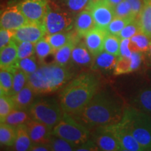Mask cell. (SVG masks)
I'll return each instance as SVG.
<instances>
[{"mask_svg":"<svg viewBox=\"0 0 151 151\" xmlns=\"http://www.w3.org/2000/svg\"><path fill=\"white\" fill-rule=\"evenodd\" d=\"M134 106L151 116V86L141 90L134 98Z\"/></svg>","mask_w":151,"mask_h":151,"instance_id":"cell-24","label":"cell"},{"mask_svg":"<svg viewBox=\"0 0 151 151\" xmlns=\"http://www.w3.org/2000/svg\"><path fill=\"white\" fill-rule=\"evenodd\" d=\"M151 39L146 35L141 32L130 38L131 48L132 51H139L141 52H148L150 48Z\"/></svg>","mask_w":151,"mask_h":151,"instance_id":"cell-29","label":"cell"},{"mask_svg":"<svg viewBox=\"0 0 151 151\" xmlns=\"http://www.w3.org/2000/svg\"><path fill=\"white\" fill-rule=\"evenodd\" d=\"M72 73L67 67L54 63L43 65L29 76L27 84L37 94L55 92L70 80Z\"/></svg>","mask_w":151,"mask_h":151,"instance_id":"cell-3","label":"cell"},{"mask_svg":"<svg viewBox=\"0 0 151 151\" xmlns=\"http://www.w3.org/2000/svg\"><path fill=\"white\" fill-rule=\"evenodd\" d=\"M141 32V28L140 24H139L138 19L136 18L130 22L129 24H127L122 29V31L118 35V37L120 38V39H130L137 34Z\"/></svg>","mask_w":151,"mask_h":151,"instance_id":"cell-39","label":"cell"},{"mask_svg":"<svg viewBox=\"0 0 151 151\" xmlns=\"http://www.w3.org/2000/svg\"><path fill=\"white\" fill-rule=\"evenodd\" d=\"M131 72H133V70H132L130 57L124 58V57L119 56L116 67L113 69V73L116 76H118Z\"/></svg>","mask_w":151,"mask_h":151,"instance_id":"cell-40","label":"cell"},{"mask_svg":"<svg viewBox=\"0 0 151 151\" xmlns=\"http://www.w3.org/2000/svg\"><path fill=\"white\" fill-rule=\"evenodd\" d=\"M17 66H18V69L24 71L28 76L35 73L39 68L35 55L24 58L22 60H18Z\"/></svg>","mask_w":151,"mask_h":151,"instance_id":"cell-37","label":"cell"},{"mask_svg":"<svg viewBox=\"0 0 151 151\" xmlns=\"http://www.w3.org/2000/svg\"><path fill=\"white\" fill-rule=\"evenodd\" d=\"M81 39H73L64 46L58 49L54 52L55 63L62 66H67L71 60V54L76 43L78 42Z\"/></svg>","mask_w":151,"mask_h":151,"instance_id":"cell-23","label":"cell"},{"mask_svg":"<svg viewBox=\"0 0 151 151\" xmlns=\"http://www.w3.org/2000/svg\"><path fill=\"white\" fill-rule=\"evenodd\" d=\"M106 35V30L95 27L84 37V42L94 58L104 50V43Z\"/></svg>","mask_w":151,"mask_h":151,"instance_id":"cell-15","label":"cell"},{"mask_svg":"<svg viewBox=\"0 0 151 151\" xmlns=\"http://www.w3.org/2000/svg\"><path fill=\"white\" fill-rule=\"evenodd\" d=\"M33 142L29 137L26 124H21L17 127L16 139L14 143V150L17 151L30 150Z\"/></svg>","mask_w":151,"mask_h":151,"instance_id":"cell-22","label":"cell"},{"mask_svg":"<svg viewBox=\"0 0 151 151\" xmlns=\"http://www.w3.org/2000/svg\"><path fill=\"white\" fill-rule=\"evenodd\" d=\"M124 108L120 98L107 90H101L73 118L90 129L104 127L120 122Z\"/></svg>","mask_w":151,"mask_h":151,"instance_id":"cell-1","label":"cell"},{"mask_svg":"<svg viewBox=\"0 0 151 151\" xmlns=\"http://www.w3.org/2000/svg\"><path fill=\"white\" fill-rule=\"evenodd\" d=\"M32 151H50L51 150V147L49 143H33L32 146L30 148Z\"/></svg>","mask_w":151,"mask_h":151,"instance_id":"cell-46","label":"cell"},{"mask_svg":"<svg viewBox=\"0 0 151 151\" xmlns=\"http://www.w3.org/2000/svg\"><path fill=\"white\" fill-rule=\"evenodd\" d=\"M18 44L14 40L1 49L0 52V67L1 69H6L13 71L18 68Z\"/></svg>","mask_w":151,"mask_h":151,"instance_id":"cell-16","label":"cell"},{"mask_svg":"<svg viewBox=\"0 0 151 151\" xmlns=\"http://www.w3.org/2000/svg\"><path fill=\"white\" fill-rule=\"evenodd\" d=\"M87 9L91 11L96 27L104 30L106 29L110 22L116 17L113 7L104 0L91 2Z\"/></svg>","mask_w":151,"mask_h":151,"instance_id":"cell-9","label":"cell"},{"mask_svg":"<svg viewBox=\"0 0 151 151\" xmlns=\"http://www.w3.org/2000/svg\"><path fill=\"white\" fill-rule=\"evenodd\" d=\"M55 50L45 37L35 43V54L41 62L44 61L46 58L54 54Z\"/></svg>","mask_w":151,"mask_h":151,"instance_id":"cell-31","label":"cell"},{"mask_svg":"<svg viewBox=\"0 0 151 151\" xmlns=\"http://www.w3.org/2000/svg\"><path fill=\"white\" fill-rule=\"evenodd\" d=\"M45 38L48 41L50 46L55 50L64 46L69 41L73 40V39H81L76 30L74 32L71 30L68 32H58L52 34V35H46Z\"/></svg>","mask_w":151,"mask_h":151,"instance_id":"cell-21","label":"cell"},{"mask_svg":"<svg viewBox=\"0 0 151 151\" xmlns=\"http://www.w3.org/2000/svg\"><path fill=\"white\" fill-rule=\"evenodd\" d=\"M148 53H149V56H150L151 59V40H150V48H149V50H148Z\"/></svg>","mask_w":151,"mask_h":151,"instance_id":"cell-48","label":"cell"},{"mask_svg":"<svg viewBox=\"0 0 151 151\" xmlns=\"http://www.w3.org/2000/svg\"><path fill=\"white\" fill-rule=\"evenodd\" d=\"M132 19L128 18H119V17H115L113 19V20L110 22L109 26L107 27L106 32L108 34H111V35H114L118 36L120 32L122 31V29L129 24L130 22L132 21Z\"/></svg>","mask_w":151,"mask_h":151,"instance_id":"cell-36","label":"cell"},{"mask_svg":"<svg viewBox=\"0 0 151 151\" xmlns=\"http://www.w3.org/2000/svg\"><path fill=\"white\" fill-rule=\"evenodd\" d=\"M93 140L99 150L118 151L121 150L120 145L113 132L108 126L98 127L94 129Z\"/></svg>","mask_w":151,"mask_h":151,"instance_id":"cell-12","label":"cell"},{"mask_svg":"<svg viewBox=\"0 0 151 151\" xmlns=\"http://www.w3.org/2000/svg\"><path fill=\"white\" fill-rule=\"evenodd\" d=\"M113 10L116 17L132 19V20L137 18L132 11L131 5L127 0H122L121 2L113 7Z\"/></svg>","mask_w":151,"mask_h":151,"instance_id":"cell-35","label":"cell"},{"mask_svg":"<svg viewBox=\"0 0 151 151\" xmlns=\"http://www.w3.org/2000/svg\"><path fill=\"white\" fill-rule=\"evenodd\" d=\"M73 15L58 6H52L49 1L43 24L46 35L72 30L74 24Z\"/></svg>","mask_w":151,"mask_h":151,"instance_id":"cell-7","label":"cell"},{"mask_svg":"<svg viewBox=\"0 0 151 151\" xmlns=\"http://www.w3.org/2000/svg\"><path fill=\"white\" fill-rule=\"evenodd\" d=\"M99 1V0H92L91 2H94V1Z\"/></svg>","mask_w":151,"mask_h":151,"instance_id":"cell-49","label":"cell"},{"mask_svg":"<svg viewBox=\"0 0 151 151\" xmlns=\"http://www.w3.org/2000/svg\"><path fill=\"white\" fill-rule=\"evenodd\" d=\"M17 127L1 122L0 124V143L6 146H13L16 139Z\"/></svg>","mask_w":151,"mask_h":151,"instance_id":"cell-27","label":"cell"},{"mask_svg":"<svg viewBox=\"0 0 151 151\" xmlns=\"http://www.w3.org/2000/svg\"><path fill=\"white\" fill-rule=\"evenodd\" d=\"M77 151H95V150H99L98 146L94 143V141L92 139H89L86 142L82 143L77 147L76 150Z\"/></svg>","mask_w":151,"mask_h":151,"instance_id":"cell-44","label":"cell"},{"mask_svg":"<svg viewBox=\"0 0 151 151\" xmlns=\"http://www.w3.org/2000/svg\"><path fill=\"white\" fill-rule=\"evenodd\" d=\"M30 119L31 117L29 111L14 109L6 118L4 122L17 127L21 124H26Z\"/></svg>","mask_w":151,"mask_h":151,"instance_id":"cell-28","label":"cell"},{"mask_svg":"<svg viewBox=\"0 0 151 151\" xmlns=\"http://www.w3.org/2000/svg\"><path fill=\"white\" fill-rule=\"evenodd\" d=\"M50 0H23L18 6L29 22L43 23Z\"/></svg>","mask_w":151,"mask_h":151,"instance_id":"cell-8","label":"cell"},{"mask_svg":"<svg viewBox=\"0 0 151 151\" xmlns=\"http://www.w3.org/2000/svg\"><path fill=\"white\" fill-rule=\"evenodd\" d=\"M25 124L33 143L50 142L52 128L32 118Z\"/></svg>","mask_w":151,"mask_h":151,"instance_id":"cell-14","label":"cell"},{"mask_svg":"<svg viewBox=\"0 0 151 151\" xmlns=\"http://www.w3.org/2000/svg\"><path fill=\"white\" fill-rule=\"evenodd\" d=\"M127 1L131 5L132 9L135 16L137 17L139 16L144 4V0H127Z\"/></svg>","mask_w":151,"mask_h":151,"instance_id":"cell-45","label":"cell"},{"mask_svg":"<svg viewBox=\"0 0 151 151\" xmlns=\"http://www.w3.org/2000/svg\"><path fill=\"white\" fill-rule=\"evenodd\" d=\"M28 22H29L18 8V5L5 9L1 13L0 18L1 28L13 31H16Z\"/></svg>","mask_w":151,"mask_h":151,"instance_id":"cell-13","label":"cell"},{"mask_svg":"<svg viewBox=\"0 0 151 151\" xmlns=\"http://www.w3.org/2000/svg\"><path fill=\"white\" fill-rule=\"evenodd\" d=\"M120 122L137 139L144 150H151V116L134 106H124Z\"/></svg>","mask_w":151,"mask_h":151,"instance_id":"cell-4","label":"cell"},{"mask_svg":"<svg viewBox=\"0 0 151 151\" xmlns=\"http://www.w3.org/2000/svg\"><path fill=\"white\" fill-rule=\"evenodd\" d=\"M94 59V56L87 48L85 42L79 41L76 43L71 54V60L73 63L82 67H92Z\"/></svg>","mask_w":151,"mask_h":151,"instance_id":"cell-18","label":"cell"},{"mask_svg":"<svg viewBox=\"0 0 151 151\" xmlns=\"http://www.w3.org/2000/svg\"><path fill=\"white\" fill-rule=\"evenodd\" d=\"M106 2H107L109 5L111 6L112 7L116 6V5H118L119 3H120L122 0H104Z\"/></svg>","mask_w":151,"mask_h":151,"instance_id":"cell-47","label":"cell"},{"mask_svg":"<svg viewBox=\"0 0 151 151\" xmlns=\"http://www.w3.org/2000/svg\"><path fill=\"white\" fill-rule=\"evenodd\" d=\"M15 31L1 28L0 30V49H2L14 40Z\"/></svg>","mask_w":151,"mask_h":151,"instance_id":"cell-42","label":"cell"},{"mask_svg":"<svg viewBox=\"0 0 151 151\" xmlns=\"http://www.w3.org/2000/svg\"><path fill=\"white\" fill-rule=\"evenodd\" d=\"M59 6L71 14H78L88 8L92 0H57Z\"/></svg>","mask_w":151,"mask_h":151,"instance_id":"cell-26","label":"cell"},{"mask_svg":"<svg viewBox=\"0 0 151 151\" xmlns=\"http://www.w3.org/2000/svg\"><path fill=\"white\" fill-rule=\"evenodd\" d=\"M32 119L53 128L63 116L64 111L55 100L41 99L34 101L28 109Z\"/></svg>","mask_w":151,"mask_h":151,"instance_id":"cell-6","label":"cell"},{"mask_svg":"<svg viewBox=\"0 0 151 151\" xmlns=\"http://www.w3.org/2000/svg\"><path fill=\"white\" fill-rule=\"evenodd\" d=\"M121 39L117 35L107 33L106 36L104 50L116 56H120V46Z\"/></svg>","mask_w":151,"mask_h":151,"instance_id":"cell-32","label":"cell"},{"mask_svg":"<svg viewBox=\"0 0 151 151\" xmlns=\"http://www.w3.org/2000/svg\"><path fill=\"white\" fill-rule=\"evenodd\" d=\"M51 150L54 151H72L76 150L78 146L69 142L61 137L52 135L49 142Z\"/></svg>","mask_w":151,"mask_h":151,"instance_id":"cell-34","label":"cell"},{"mask_svg":"<svg viewBox=\"0 0 151 151\" xmlns=\"http://www.w3.org/2000/svg\"><path fill=\"white\" fill-rule=\"evenodd\" d=\"M14 109V104L10 96L1 94V97H0V120H1V122H4L6 118Z\"/></svg>","mask_w":151,"mask_h":151,"instance_id":"cell-38","label":"cell"},{"mask_svg":"<svg viewBox=\"0 0 151 151\" xmlns=\"http://www.w3.org/2000/svg\"><path fill=\"white\" fill-rule=\"evenodd\" d=\"M119 56L114 55L103 50L94 57L92 69L94 70L109 71L113 70L116 67Z\"/></svg>","mask_w":151,"mask_h":151,"instance_id":"cell-20","label":"cell"},{"mask_svg":"<svg viewBox=\"0 0 151 151\" xmlns=\"http://www.w3.org/2000/svg\"><path fill=\"white\" fill-rule=\"evenodd\" d=\"M12 72L14 74L13 88L9 96L14 95L20 92L27 84L29 79V76L18 68L15 69Z\"/></svg>","mask_w":151,"mask_h":151,"instance_id":"cell-30","label":"cell"},{"mask_svg":"<svg viewBox=\"0 0 151 151\" xmlns=\"http://www.w3.org/2000/svg\"><path fill=\"white\" fill-rule=\"evenodd\" d=\"M18 44V58L22 60L29 58L35 53V43L27 41L17 43Z\"/></svg>","mask_w":151,"mask_h":151,"instance_id":"cell-41","label":"cell"},{"mask_svg":"<svg viewBox=\"0 0 151 151\" xmlns=\"http://www.w3.org/2000/svg\"><path fill=\"white\" fill-rule=\"evenodd\" d=\"M108 127L113 132L118 140L121 150L124 151H141L144 150L137 139L130 133L127 128L123 124L118 123L109 125Z\"/></svg>","mask_w":151,"mask_h":151,"instance_id":"cell-10","label":"cell"},{"mask_svg":"<svg viewBox=\"0 0 151 151\" xmlns=\"http://www.w3.org/2000/svg\"><path fill=\"white\" fill-rule=\"evenodd\" d=\"M52 134L78 146L89 140L90 137L89 128L65 112L61 120L52 128Z\"/></svg>","mask_w":151,"mask_h":151,"instance_id":"cell-5","label":"cell"},{"mask_svg":"<svg viewBox=\"0 0 151 151\" xmlns=\"http://www.w3.org/2000/svg\"><path fill=\"white\" fill-rule=\"evenodd\" d=\"M141 32L151 39V0H144V4L139 16Z\"/></svg>","mask_w":151,"mask_h":151,"instance_id":"cell-25","label":"cell"},{"mask_svg":"<svg viewBox=\"0 0 151 151\" xmlns=\"http://www.w3.org/2000/svg\"><path fill=\"white\" fill-rule=\"evenodd\" d=\"M132 50L131 48L130 39H122L120 41V56L124 58H129L132 55Z\"/></svg>","mask_w":151,"mask_h":151,"instance_id":"cell-43","label":"cell"},{"mask_svg":"<svg viewBox=\"0 0 151 151\" xmlns=\"http://www.w3.org/2000/svg\"><path fill=\"white\" fill-rule=\"evenodd\" d=\"M46 35V31L43 23L28 22L15 31L14 40L16 43L27 41L36 43Z\"/></svg>","mask_w":151,"mask_h":151,"instance_id":"cell-11","label":"cell"},{"mask_svg":"<svg viewBox=\"0 0 151 151\" xmlns=\"http://www.w3.org/2000/svg\"><path fill=\"white\" fill-rule=\"evenodd\" d=\"M35 94H37L32 88L27 84L20 92L10 97L14 104L15 109L27 110L34 102Z\"/></svg>","mask_w":151,"mask_h":151,"instance_id":"cell-19","label":"cell"},{"mask_svg":"<svg viewBox=\"0 0 151 151\" xmlns=\"http://www.w3.org/2000/svg\"><path fill=\"white\" fill-rule=\"evenodd\" d=\"M14 74L11 71L1 69L0 71V92L1 94L10 95L13 88Z\"/></svg>","mask_w":151,"mask_h":151,"instance_id":"cell-33","label":"cell"},{"mask_svg":"<svg viewBox=\"0 0 151 151\" xmlns=\"http://www.w3.org/2000/svg\"><path fill=\"white\" fill-rule=\"evenodd\" d=\"M75 30L81 38H84L87 33L96 27L91 11L88 9L81 11L74 18Z\"/></svg>","mask_w":151,"mask_h":151,"instance_id":"cell-17","label":"cell"},{"mask_svg":"<svg viewBox=\"0 0 151 151\" xmlns=\"http://www.w3.org/2000/svg\"><path fill=\"white\" fill-rule=\"evenodd\" d=\"M99 77L92 72L81 73L66 85L60 94V104L65 113L76 116L99 92Z\"/></svg>","mask_w":151,"mask_h":151,"instance_id":"cell-2","label":"cell"}]
</instances>
